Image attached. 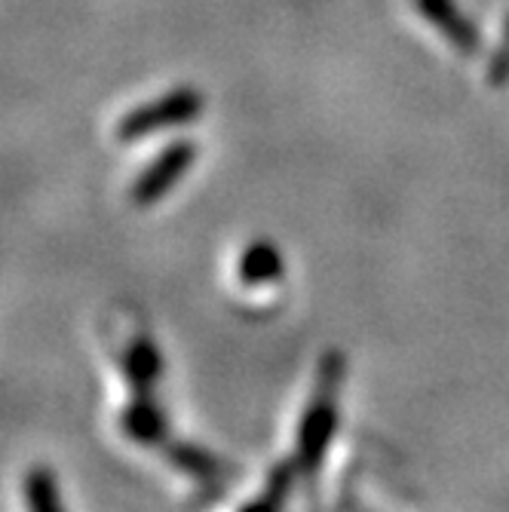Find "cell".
I'll use <instances>...</instances> for the list:
<instances>
[{"instance_id":"6","label":"cell","mask_w":509,"mask_h":512,"mask_svg":"<svg viewBox=\"0 0 509 512\" xmlns=\"http://www.w3.org/2000/svg\"><path fill=\"white\" fill-rule=\"evenodd\" d=\"M488 83L491 86H506L509 83V13L503 19V37L497 43V53L488 62Z\"/></svg>"},{"instance_id":"1","label":"cell","mask_w":509,"mask_h":512,"mask_svg":"<svg viewBox=\"0 0 509 512\" xmlns=\"http://www.w3.org/2000/svg\"><path fill=\"white\" fill-rule=\"evenodd\" d=\"M203 111H206V99L200 92L194 86H178L163 92L160 99L129 111L117 126V138L120 142H138V138H148L154 132L194 123Z\"/></svg>"},{"instance_id":"4","label":"cell","mask_w":509,"mask_h":512,"mask_svg":"<svg viewBox=\"0 0 509 512\" xmlns=\"http://www.w3.org/2000/svg\"><path fill=\"white\" fill-rule=\"evenodd\" d=\"M22 494L28 512H65L59 482L46 467H31L22 479Z\"/></svg>"},{"instance_id":"2","label":"cell","mask_w":509,"mask_h":512,"mask_svg":"<svg viewBox=\"0 0 509 512\" xmlns=\"http://www.w3.org/2000/svg\"><path fill=\"white\" fill-rule=\"evenodd\" d=\"M197 160V145L188 142V138H181V142H172L169 148H163L145 169L142 175L135 178L132 184V203L135 206H154L163 194H169L175 184L184 178Z\"/></svg>"},{"instance_id":"5","label":"cell","mask_w":509,"mask_h":512,"mask_svg":"<svg viewBox=\"0 0 509 512\" xmlns=\"http://www.w3.org/2000/svg\"><path fill=\"white\" fill-rule=\"evenodd\" d=\"M283 270V258L270 243H255L246 249L243 261H240V273L246 283H267V279H276Z\"/></svg>"},{"instance_id":"3","label":"cell","mask_w":509,"mask_h":512,"mask_svg":"<svg viewBox=\"0 0 509 512\" xmlns=\"http://www.w3.org/2000/svg\"><path fill=\"white\" fill-rule=\"evenodd\" d=\"M414 10H418L460 56L473 59L482 53V31L470 16H464V10L457 7V0H414Z\"/></svg>"}]
</instances>
